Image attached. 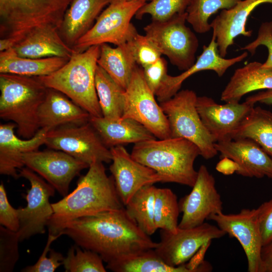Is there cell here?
Here are the masks:
<instances>
[{"label":"cell","instance_id":"cell-1","mask_svg":"<svg viewBox=\"0 0 272 272\" xmlns=\"http://www.w3.org/2000/svg\"><path fill=\"white\" fill-rule=\"evenodd\" d=\"M62 233L81 248L98 253L106 263L158 245L140 229L125 208L74 220L65 225Z\"/></svg>","mask_w":272,"mask_h":272},{"label":"cell","instance_id":"cell-2","mask_svg":"<svg viewBox=\"0 0 272 272\" xmlns=\"http://www.w3.org/2000/svg\"><path fill=\"white\" fill-rule=\"evenodd\" d=\"M88 168L71 193L51 203L53 214L47 226L49 233L62 234L65 225L74 220L124 208L103 163L95 162Z\"/></svg>","mask_w":272,"mask_h":272},{"label":"cell","instance_id":"cell-3","mask_svg":"<svg viewBox=\"0 0 272 272\" xmlns=\"http://www.w3.org/2000/svg\"><path fill=\"white\" fill-rule=\"evenodd\" d=\"M131 157L137 161L154 170L162 182H173L192 187L197 171L194 167L200 155L198 148L183 138L153 139L135 144Z\"/></svg>","mask_w":272,"mask_h":272},{"label":"cell","instance_id":"cell-4","mask_svg":"<svg viewBox=\"0 0 272 272\" xmlns=\"http://www.w3.org/2000/svg\"><path fill=\"white\" fill-rule=\"evenodd\" d=\"M100 45L74 50L67 62L54 73L37 78L48 88L63 94L91 116L102 117L95 87Z\"/></svg>","mask_w":272,"mask_h":272},{"label":"cell","instance_id":"cell-5","mask_svg":"<svg viewBox=\"0 0 272 272\" xmlns=\"http://www.w3.org/2000/svg\"><path fill=\"white\" fill-rule=\"evenodd\" d=\"M48 89L37 77L0 74V117L16 124L19 137L30 139L40 129L38 112Z\"/></svg>","mask_w":272,"mask_h":272},{"label":"cell","instance_id":"cell-6","mask_svg":"<svg viewBox=\"0 0 272 272\" xmlns=\"http://www.w3.org/2000/svg\"><path fill=\"white\" fill-rule=\"evenodd\" d=\"M74 0H0V38L14 45L31 31L59 30Z\"/></svg>","mask_w":272,"mask_h":272},{"label":"cell","instance_id":"cell-7","mask_svg":"<svg viewBox=\"0 0 272 272\" xmlns=\"http://www.w3.org/2000/svg\"><path fill=\"white\" fill-rule=\"evenodd\" d=\"M197 98L193 91L182 90L159 104L168 119L171 138L191 142L198 148L200 155L208 160L218 152L196 109Z\"/></svg>","mask_w":272,"mask_h":272},{"label":"cell","instance_id":"cell-8","mask_svg":"<svg viewBox=\"0 0 272 272\" xmlns=\"http://www.w3.org/2000/svg\"><path fill=\"white\" fill-rule=\"evenodd\" d=\"M146 3L145 1L112 0L73 49L83 51L94 45L111 43L118 46L129 41L138 33L131 22L132 18Z\"/></svg>","mask_w":272,"mask_h":272},{"label":"cell","instance_id":"cell-9","mask_svg":"<svg viewBox=\"0 0 272 272\" xmlns=\"http://www.w3.org/2000/svg\"><path fill=\"white\" fill-rule=\"evenodd\" d=\"M186 12L164 21L152 22L144 30L161 53L179 70L185 71L195 62L198 40L186 25Z\"/></svg>","mask_w":272,"mask_h":272},{"label":"cell","instance_id":"cell-10","mask_svg":"<svg viewBox=\"0 0 272 272\" xmlns=\"http://www.w3.org/2000/svg\"><path fill=\"white\" fill-rule=\"evenodd\" d=\"M48 148L61 151L90 165L95 162H112L110 148L90 123L69 124L47 131Z\"/></svg>","mask_w":272,"mask_h":272},{"label":"cell","instance_id":"cell-11","mask_svg":"<svg viewBox=\"0 0 272 272\" xmlns=\"http://www.w3.org/2000/svg\"><path fill=\"white\" fill-rule=\"evenodd\" d=\"M155 96L145 81L143 69L138 65L125 90L122 117L138 121L158 139L171 138L168 119Z\"/></svg>","mask_w":272,"mask_h":272},{"label":"cell","instance_id":"cell-12","mask_svg":"<svg viewBox=\"0 0 272 272\" xmlns=\"http://www.w3.org/2000/svg\"><path fill=\"white\" fill-rule=\"evenodd\" d=\"M19 177L26 179L31 185L25 196L27 206L17 209L20 223L18 232L21 242L32 236L45 232V227L53 214L49 198L54 196L55 189L27 167L19 170Z\"/></svg>","mask_w":272,"mask_h":272},{"label":"cell","instance_id":"cell-13","mask_svg":"<svg viewBox=\"0 0 272 272\" xmlns=\"http://www.w3.org/2000/svg\"><path fill=\"white\" fill-rule=\"evenodd\" d=\"M226 233L218 226L205 222L190 228H180L175 232L160 230V241L154 250L167 264H183L208 243L219 239Z\"/></svg>","mask_w":272,"mask_h":272},{"label":"cell","instance_id":"cell-14","mask_svg":"<svg viewBox=\"0 0 272 272\" xmlns=\"http://www.w3.org/2000/svg\"><path fill=\"white\" fill-rule=\"evenodd\" d=\"M209 220L242 247L247 259L248 272H261V252L263 246L258 208L244 209L236 214L223 212L212 215Z\"/></svg>","mask_w":272,"mask_h":272},{"label":"cell","instance_id":"cell-15","mask_svg":"<svg viewBox=\"0 0 272 272\" xmlns=\"http://www.w3.org/2000/svg\"><path fill=\"white\" fill-rule=\"evenodd\" d=\"M215 184V179L207 167L201 165L191 191L179 202L182 213L179 228L199 226L212 215L223 212V202Z\"/></svg>","mask_w":272,"mask_h":272},{"label":"cell","instance_id":"cell-16","mask_svg":"<svg viewBox=\"0 0 272 272\" xmlns=\"http://www.w3.org/2000/svg\"><path fill=\"white\" fill-rule=\"evenodd\" d=\"M24 165L39 174L61 196L69 194L73 179L89 165L61 151H35L25 154Z\"/></svg>","mask_w":272,"mask_h":272},{"label":"cell","instance_id":"cell-17","mask_svg":"<svg viewBox=\"0 0 272 272\" xmlns=\"http://www.w3.org/2000/svg\"><path fill=\"white\" fill-rule=\"evenodd\" d=\"M254 106L246 101L220 104L205 96H197L196 103L201 121L215 143L231 140Z\"/></svg>","mask_w":272,"mask_h":272},{"label":"cell","instance_id":"cell-18","mask_svg":"<svg viewBox=\"0 0 272 272\" xmlns=\"http://www.w3.org/2000/svg\"><path fill=\"white\" fill-rule=\"evenodd\" d=\"M110 149L112 163L109 170L118 195L124 206L144 186L162 182L161 177L154 170L135 160L123 146Z\"/></svg>","mask_w":272,"mask_h":272},{"label":"cell","instance_id":"cell-19","mask_svg":"<svg viewBox=\"0 0 272 272\" xmlns=\"http://www.w3.org/2000/svg\"><path fill=\"white\" fill-rule=\"evenodd\" d=\"M221 158H227L237 166L236 174L246 177L272 179V158L254 141L238 138L215 143Z\"/></svg>","mask_w":272,"mask_h":272},{"label":"cell","instance_id":"cell-20","mask_svg":"<svg viewBox=\"0 0 272 272\" xmlns=\"http://www.w3.org/2000/svg\"><path fill=\"white\" fill-rule=\"evenodd\" d=\"M247 56L248 52L245 51L231 58H225L221 56L219 52L216 35L213 33L209 44L203 46L202 52L194 63L178 76H172L167 74L155 96L159 102L168 100L179 91L183 82L195 73L211 70L221 77L230 67L242 61Z\"/></svg>","mask_w":272,"mask_h":272},{"label":"cell","instance_id":"cell-21","mask_svg":"<svg viewBox=\"0 0 272 272\" xmlns=\"http://www.w3.org/2000/svg\"><path fill=\"white\" fill-rule=\"evenodd\" d=\"M15 128L13 122L0 125V174L17 179L18 170L25 166L23 155L44 145L47 130L41 128L32 138L23 140L15 134Z\"/></svg>","mask_w":272,"mask_h":272},{"label":"cell","instance_id":"cell-22","mask_svg":"<svg viewBox=\"0 0 272 272\" xmlns=\"http://www.w3.org/2000/svg\"><path fill=\"white\" fill-rule=\"evenodd\" d=\"M264 3L272 4V0H241L232 8L222 10L212 21L210 25L221 56H226L228 48L237 36H251L252 31L246 28L247 19L257 7Z\"/></svg>","mask_w":272,"mask_h":272},{"label":"cell","instance_id":"cell-23","mask_svg":"<svg viewBox=\"0 0 272 272\" xmlns=\"http://www.w3.org/2000/svg\"><path fill=\"white\" fill-rule=\"evenodd\" d=\"M90 118L88 112L66 96L50 88L38 112L39 127L47 131L66 125L86 123Z\"/></svg>","mask_w":272,"mask_h":272},{"label":"cell","instance_id":"cell-24","mask_svg":"<svg viewBox=\"0 0 272 272\" xmlns=\"http://www.w3.org/2000/svg\"><path fill=\"white\" fill-rule=\"evenodd\" d=\"M112 0H74L58 30L63 41L73 48L78 40L95 24L103 10Z\"/></svg>","mask_w":272,"mask_h":272},{"label":"cell","instance_id":"cell-25","mask_svg":"<svg viewBox=\"0 0 272 272\" xmlns=\"http://www.w3.org/2000/svg\"><path fill=\"white\" fill-rule=\"evenodd\" d=\"M89 122L109 148L157 139L145 126L130 118L91 116Z\"/></svg>","mask_w":272,"mask_h":272},{"label":"cell","instance_id":"cell-26","mask_svg":"<svg viewBox=\"0 0 272 272\" xmlns=\"http://www.w3.org/2000/svg\"><path fill=\"white\" fill-rule=\"evenodd\" d=\"M12 48L19 56L34 58L49 57L70 58L74 51L63 41L58 30L49 27L31 31L15 43Z\"/></svg>","mask_w":272,"mask_h":272},{"label":"cell","instance_id":"cell-27","mask_svg":"<svg viewBox=\"0 0 272 272\" xmlns=\"http://www.w3.org/2000/svg\"><path fill=\"white\" fill-rule=\"evenodd\" d=\"M272 89V68L252 61L236 69L223 90L221 100L239 102L246 94L255 91Z\"/></svg>","mask_w":272,"mask_h":272},{"label":"cell","instance_id":"cell-28","mask_svg":"<svg viewBox=\"0 0 272 272\" xmlns=\"http://www.w3.org/2000/svg\"><path fill=\"white\" fill-rule=\"evenodd\" d=\"M69 59L61 57L40 58L21 57L11 48L0 52V74L32 77L47 76L62 67Z\"/></svg>","mask_w":272,"mask_h":272},{"label":"cell","instance_id":"cell-29","mask_svg":"<svg viewBox=\"0 0 272 272\" xmlns=\"http://www.w3.org/2000/svg\"><path fill=\"white\" fill-rule=\"evenodd\" d=\"M100 45L98 65L125 90L138 65L130 44L126 42L115 47L108 43Z\"/></svg>","mask_w":272,"mask_h":272},{"label":"cell","instance_id":"cell-30","mask_svg":"<svg viewBox=\"0 0 272 272\" xmlns=\"http://www.w3.org/2000/svg\"><path fill=\"white\" fill-rule=\"evenodd\" d=\"M106 268L114 272H193L188 263L169 265L152 248L122 255L107 263Z\"/></svg>","mask_w":272,"mask_h":272},{"label":"cell","instance_id":"cell-31","mask_svg":"<svg viewBox=\"0 0 272 272\" xmlns=\"http://www.w3.org/2000/svg\"><path fill=\"white\" fill-rule=\"evenodd\" d=\"M238 138L254 141L272 158V112L254 106L232 134Z\"/></svg>","mask_w":272,"mask_h":272},{"label":"cell","instance_id":"cell-32","mask_svg":"<svg viewBox=\"0 0 272 272\" xmlns=\"http://www.w3.org/2000/svg\"><path fill=\"white\" fill-rule=\"evenodd\" d=\"M95 87L103 117L110 119L121 117L125 89L98 65L96 71Z\"/></svg>","mask_w":272,"mask_h":272},{"label":"cell","instance_id":"cell-33","mask_svg":"<svg viewBox=\"0 0 272 272\" xmlns=\"http://www.w3.org/2000/svg\"><path fill=\"white\" fill-rule=\"evenodd\" d=\"M156 188L153 184L144 186L132 196L124 206L129 216L149 236L154 234L157 230L154 222Z\"/></svg>","mask_w":272,"mask_h":272},{"label":"cell","instance_id":"cell-34","mask_svg":"<svg viewBox=\"0 0 272 272\" xmlns=\"http://www.w3.org/2000/svg\"><path fill=\"white\" fill-rule=\"evenodd\" d=\"M176 195L170 188L156 187L155 193L154 222L157 229L175 232L178 228L180 213Z\"/></svg>","mask_w":272,"mask_h":272},{"label":"cell","instance_id":"cell-35","mask_svg":"<svg viewBox=\"0 0 272 272\" xmlns=\"http://www.w3.org/2000/svg\"><path fill=\"white\" fill-rule=\"evenodd\" d=\"M241 0H192L186 10L187 22L197 33L203 34L212 29L209 19L219 10L229 9Z\"/></svg>","mask_w":272,"mask_h":272},{"label":"cell","instance_id":"cell-36","mask_svg":"<svg viewBox=\"0 0 272 272\" xmlns=\"http://www.w3.org/2000/svg\"><path fill=\"white\" fill-rule=\"evenodd\" d=\"M77 245L72 246L64 257L62 265L66 272H106L104 261L97 253Z\"/></svg>","mask_w":272,"mask_h":272},{"label":"cell","instance_id":"cell-37","mask_svg":"<svg viewBox=\"0 0 272 272\" xmlns=\"http://www.w3.org/2000/svg\"><path fill=\"white\" fill-rule=\"evenodd\" d=\"M192 0H152L146 3L137 12L136 19L140 20L146 14L151 16L152 21H164L174 15L183 14Z\"/></svg>","mask_w":272,"mask_h":272},{"label":"cell","instance_id":"cell-38","mask_svg":"<svg viewBox=\"0 0 272 272\" xmlns=\"http://www.w3.org/2000/svg\"><path fill=\"white\" fill-rule=\"evenodd\" d=\"M18 232L0 226V271H13L19 258Z\"/></svg>","mask_w":272,"mask_h":272},{"label":"cell","instance_id":"cell-39","mask_svg":"<svg viewBox=\"0 0 272 272\" xmlns=\"http://www.w3.org/2000/svg\"><path fill=\"white\" fill-rule=\"evenodd\" d=\"M62 235L49 233L46 244L37 261L32 265L25 267L23 272H53L62 264L64 257L58 252L50 248L52 243Z\"/></svg>","mask_w":272,"mask_h":272},{"label":"cell","instance_id":"cell-40","mask_svg":"<svg viewBox=\"0 0 272 272\" xmlns=\"http://www.w3.org/2000/svg\"><path fill=\"white\" fill-rule=\"evenodd\" d=\"M127 42L132 49L137 64L142 68L155 62L161 57V52L146 35L138 33Z\"/></svg>","mask_w":272,"mask_h":272},{"label":"cell","instance_id":"cell-41","mask_svg":"<svg viewBox=\"0 0 272 272\" xmlns=\"http://www.w3.org/2000/svg\"><path fill=\"white\" fill-rule=\"evenodd\" d=\"M265 46L268 50V56L266 61L262 63L264 67L272 68V21L262 23L258 31L256 39L240 49L249 52L253 55L257 48Z\"/></svg>","mask_w":272,"mask_h":272},{"label":"cell","instance_id":"cell-42","mask_svg":"<svg viewBox=\"0 0 272 272\" xmlns=\"http://www.w3.org/2000/svg\"><path fill=\"white\" fill-rule=\"evenodd\" d=\"M0 224L15 232H18L20 227L18 209L9 203L3 182L0 184Z\"/></svg>","mask_w":272,"mask_h":272},{"label":"cell","instance_id":"cell-43","mask_svg":"<svg viewBox=\"0 0 272 272\" xmlns=\"http://www.w3.org/2000/svg\"><path fill=\"white\" fill-rule=\"evenodd\" d=\"M145 81L155 94L167 74V62L161 57L155 62L142 68Z\"/></svg>","mask_w":272,"mask_h":272},{"label":"cell","instance_id":"cell-44","mask_svg":"<svg viewBox=\"0 0 272 272\" xmlns=\"http://www.w3.org/2000/svg\"><path fill=\"white\" fill-rule=\"evenodd\" d=\"M263 246L272 240V198L258 207Z\"/></svg>","mask_w":272,"mask_h":272},{"label":"cell","instance_id":"cell-45","mask_svg":"<svg viewBox=\"0 0 272 272\" xmlns=\"http://www.w3.org/2000/svg\"><path fill=\"white\" fill-rule=\"evenodd\" d=\"M261 260V272H272V240L262 246Z\"/></svg>","mask_w":272,"mask_h":272},{"label":"cell","instance_id":"cell-46","mask_svg":"<svg viewBox=\"0 0 272 272\" xmlns=\"http://www.w3.org/2000/svg\"><path fill=\"white\" fill-rule=\"evenodd\" d=\"M245 101L254 105L257 102L272 105V89L263 90L248 96Z\"/></svg>","mask_w":272,"mask_h":272},{"label":"cell","instance_id":"cell-47","mask_svg":"<svg viewBox=\"0 0 272 272\" xmlns=\"http://www.w3.org/2000/svg\"><path fill=\"white\" fill-rule=\"evenodd\" d=\"M237 169L236 163L227 158H223L216 166L217 170L225 175L232 174L236 172Z\"/></svg>","mask_w":272,"mask_h":272},{"label":"cell","instance_id":"cell-48","mask_svg":"<svg viewBox=\"0 0 272 272\" xmlns=\"http://www.w3.org/2000/svg\"><path fill=\"white\" fill-rule=\"evenodd\" d=\"M127 1H145V2H147V1H151L152 0H127Z\"/></svg>","mask_w":272,"mask_h":272}]
</instances>
